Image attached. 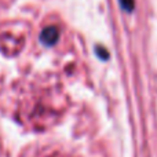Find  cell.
Here are the masks:
<instances>
[{
  "label": "cell",
  "mask_w": 157,
  "mask_h": 157,
  "mask_svg": "<svg viewBox=\"0 0 157 157\" xmlns=\"http://www.w3.org/2000/svg\"><path fill=\"white\" fill-rule=\"evenodd\" d=\"M58 39H59V30L57 26H47L40 33V41L46 46H54Z\"/></svg>",
  "instance_id": "cell-1"
},
{
  "label": "cell",
  "mask_w": 157,
  "mask_h": 157,
  "mask_svg": "<svg viewBox=\"0 0 157 157\" xmlns=\"http://www.w3.org/2000/svg\"><path fill=\"white\" fill-rule=\"evenodd\" d=\"M119 2L121 8L124 11H127V13H131L134 10V7H135V0H119Z\"/></svg>",
  "instance_id": "cell-2"
},
{
  "label": "cell",
  "mask_w": 157,
  "mask_h": 157,
  "mask_svg": "<svg viewBox=\"0 0 157 157\" xmlns=\"http://www.w3.org/2000/svg\"><path fill=\"white\" fill-rule=\"evenodd\" d=\"M47 157H54V156H47Z\"/></svg>",
  "instance_id": "cell-3"
}]
</instances>
